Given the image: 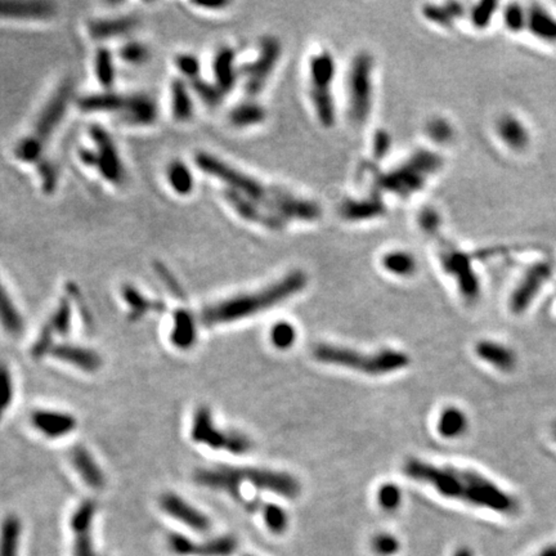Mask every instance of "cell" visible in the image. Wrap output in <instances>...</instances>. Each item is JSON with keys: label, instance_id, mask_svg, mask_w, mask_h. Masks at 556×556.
Masks as SVG:
<instances>
[{"label": "cell", "instance_id": "cell-6", "mask_svg": "<svg viewBox=\"0 0 556 556\" xmlns=\"http://www.w3.org/2000/svg\"><path fill=\"white\" fill-rule=\"evenodd\" d=\"M191 438L197 445L212 449L227 451L232 454H244L251 449V440L242 432L226 430L215 425L213 413L209 407L201 405L193 413Z\"/></svg>", "mask_w": 556, "mask_h": 556}, {"label": "cell", "instance_id": "cell-19", "mask_svg": "<svg viewBox=\"0 0 556 556\" xmlns=\"http://www.w3.org/2000/svg\"><path fill=\"white\" fill-rule=\"evenodd\" d=\"M70 460L82 481L92 489H102L106 478L93 454L82 446H76L70 452Z\"/></svg>", "mask_w": 556, "mask_h": 556}, {"label": "cell", "instance_id": "cell-18", "mask_svg": "<svg viewBox=\"0 0 556 556\" xmlns=\"http://www.w3.org/2000/svg\"><path fill=\"white\" fill-rule=\"evenodd\" d=\"M55 13V4L48 1H0V18L44 20Z\"/></svg>", "mask_w": 556, "mask_h": 556}, {"label": "cell", "instance_id": "cell-32", "mask_svg": "<svg viewBox=\"0 0 556 556\" xmlns=\"http://www.w3.org/2000/svg\"><path fill=\"white\" fill-rule=\"evenodd\" d=\"M168 180L179 195H188L193 190L192 173L182 163H173L168 169Z\"/></svg>", "mask_w": 556, "mask_h": 556}, {"label": "cell", "instance_id": "cell-37", "mask_svg": "<svg viewBox=\"0 0 556 556\" xmlns=\"http://www.w3.org/2000/svg\"><path fill=\"white\" fill-rule=\"evenodd\" d=\"M296 340V329L291 323H276L271 331V342L277 349H288L291 348Z\"/></svg>", "mask_w": 556, "mask_h": 556}, {"label": "cell", "instance_id": "cell-34", "mask_svg": "<svg viewBox=\"0 0 556 556\" xmlns=\"http://www.w3.org/2000/svg\"><path fill=\"white\" fill-rule=\"evenodd\" d=\"M192 101L185 84L174 82L172 89V109L174 116L179 120H187L192 116Z\"/></svg>", "mask_w": 556, "mask_h": 556}, {"label": "cell", "instance_id": "cell-3", "mask_svg": "<svg viewBox=\"0 0 556 556\" xmlns=\"http://www.w3.org/2000/svg\"><path fill=\"white\" fill-rule=\"evenodd\" d=\"M195 481L202 487L226 492L240 502L242 487L250 486L258 491H266L294 500L300 494V483L295 476L285 471H277L263 467H239L228 465L200 469L195 474Z\"/></svg>", "mask_w": 556, "mask_h": 556}, {"label": "cell", "instance_id": "cell-13", "mask_svg": "<svg viewBox=\"0 0 556 556\" xmlns=\"http://www.w3.org/2000/svg\"><path fill=\"white\" fill-rule=\"evenodd\" d=\"M160 508L170 518L196 532H207L212 528L210 519L179 494L173 492L163 494L160 498Z\"/></svg>", "mask_w": 556, "mask_h": 556}, {"label": "cell", "instance_id": "cell-29", "mask_svg": "<svg viewBox=\"0 0 556 556\" xmlns=\"http://www.w3.org/2000/svg\"><path fill=\"white\" fill-rule=\"evenodd\" d=\"M137 21L133 18H114V20H99L90 25V34L97 39H106L112 36L125 34L133 28H136Z\"/></svg>", "mask_w": 556, "mask_h": 556}, {"label": "cell", "instance_id": "cell-25", "mask_svg": "<svg viewBox=\"0 0 556 556\" xmlns=\"http://www.w3.org/2000/svg\"><path fill=\"white\" fill-rule=\"evenodd\" d=\"M469 426L467 413L459 407L449 405L440 412L437 429L446 440H456L464 435Z\"/></svg>", "mask_w": 556, "mask_h": 556}, {"label": "cell", "instance_id": "cell-17", "mask_svg": "<svg viewBox=\"0 0 556 556\" xmlns=\"http://www.w3.org/2000/svg\"><path fill=\"white\" fill-rule=\"evenodd\" d=\"M65 364H72L87 372H96L102 366V358L96 350L75 344H55L49 353Z\"/></svg>", "mask_w": 556, "mask_h": 556}, {"label": "cell", "instance_id": "cell-22", "mask_svg": "<svg viewBox=\"0 0 556 556\" xmlns=\"http://www.w3.org/2000/svg\"><path fill=\"white\" fill-rule=\"evenodd\" d=\"M525 28L537 39L556 44V17L550 13L547 9L540 6H533L528 9Z\"/></svg>", "mask_w": 556, "mask_h": 556}, {"label": "cell", "instance_id": "cell-14", "mask_svg": "<svg viewBox=\"0 0 556 556\" xmlns=\"http://www.w3.org/2000/svg\"><path fill=\"white\" fill-rule=\"evenodd\" d=\"M30 421L38 432L50 440L67 437L77 427V420L74 415L53 410H35Z\"/></svg>", "mask_w": 556, "mask_h": 556}, {"label": "cell", "instance_id": "cell-50", "mask_svg": "<svg viewBox=\"0 0 556 556\" xmlns=\"http://www.w3.org/2000/svg\"><path fill=\"white\" fill-rule=\"evenodd\" d=\"M244 556H253V555H244Z\"/></svg>", "mask_w": 556, "mask_h": 556}, {"label": "cell", "instance_id": "cell-8", "mask_svg": "<svg viewBox=\"0 0 556 556\" xmlns=\"http://www.w3.org/2000/svg\"><path fill=\"white\" fill-rule=\"evenodd\" d=\"M349 112L356 121L369 116L372 102V61L369 55H358L348 77Z\"/></svg>", "mask_w": 556, "mask_h": 556}, {"label": "cell", "instance_id": "cell-39", "mask_svg": "<svg viewBox=\"0 0 556 556\" xmlns=\"http://www.w3.org/2000/svg\"><path fill=\"white\" fill-rule=\"evenodd\" d=\"M378 505L384 510L393 511L399 508L402 502V492L394 483H385L378 491Z\"/></svg>", "mask_w": 556, "mask_h": 556}, {"label": "cell", "instance_id": "cell-46", "mask_svg": "<svg viewBox=\"0 0 556 556\" xmlns=\"http://www.w3.org/2000/svg\"><path fill=\"white\" fill-rule=\"evenodd\" d=\"M146 49L138 44H133V45H128L126 48L123 49V57L126 61L131 62V63H137V62L142 61L144 55H146Z\"/></svg>", "mask_w": 556, "mask_h": 556}, {"label": "cell", "instance_id": "cell-7", "mask_svg": "<svg viewBox=\"0 0 556 556\" xmlns=\"http://www.w3.org/2000/svg\"><path fill=\"white\" fill-rule=\"evenodd\" d=\"M552 273L554 269L549 261H537L527 268L508 296V310L514 316L524 315L551 280Z\"/></svg>", "mask_w": 556, "mask_h": 556}, {"label": "cell", "instance_id": "cell-41", "mask_svg": "<svg viewBox=\"0 0 556 556\" xmlns=\"http://www.w3.org/2000/svg\"><path fill=\"white\" fill-rule=\"evenodd\" d=\"M503 20L508 30H511L513 33H519L523 28H525L527 25V11L523 9L519 4H510L505 9Z\"/></svg>", "mask_w": 556, "mask_h": 556}, {"label": "cell", "instance_id": "cell-26", "mask_svg": "<svg viewBox=\"0 0 556 556\" xmlns=\"http://www.w3.org/2000/svg\"><path fill=\"white\" fill-rule=\"evenodd\" d=\"M22 522L17 515L9 514L0 523V556H18Z\"/></svg>", "mask_w": 556, "mask_h": 556}, {"label": "cell", "instance_id": "cell-40", "mask_svg": "<svg viewBox=\"0 0 556 556\" xmlns=\"http://www.w3.org/2000/svg\"><path fill=\"white\" fill-rule=\"evenodd\" d=\"M168 546L174 555L196 556L197 541L180 533H170L168 537Z\"/></svg>", "mask_w": 556, "mask_h": 556}, {"label": "cell", "instance_id": "cell-16", "mask_svg": "<svg viewBox=\"0 0 556 556\" xmlns=\"http://www.w3.org/2000/svg\"><path fill=\"white\" fill-rule=\"evenodd\" d=\"M280 55V48L277 41L267 39L263 43L261 55L256 57L251 65L247 66L246 88L250 92H258L264 85L268 76L275 67L277 57Z\"/></svg>", "mask_w": 556, "mask_h": 556}, {"label": "cell", "instance_id": "cell-11", "mask_svg": "<svg viewBox=\"0 0 556 556\" xmlns=\"http://www.w3.org/2000/svg\"><path fill=\"white\" fill-rule=\"evenodd\" d=\"M71 329V307L67 299H62L48 322L43 326L35 343L31 347V356L40 358L50 353L55 347L53 339L55 335L66 337Z\"/></svg>", "mask_w": 556, "mask_h": 556}, {"label": "cell", "instance_id": "cell-9", "mask_svg": "<svg viewBox=\"0 0 556 556\" xmlns=\"http://www.w3.org/2000/svg\"><path fill=\"white\" fill-rule=\"evenodd\" d=\"M442 267L454 280L461 296L467 302H475L481 295V282L475 273L473 259L469 255L452 249L440 255Z\"/></svg>", "mask_w": 556, "mask_h": 556}, {"label": "cell", "instance_id": "cell-5", "mask_svg": "<svg viewBox=\"0 0 556 556\" xmlns=\"http://www.w3.org/2000/svg\"><path fill=\"white\" fill-rule=\"evenodd\" d=\"M71 87L63 84L55 90L47 104L36 119L33 131L28 137L23 138L16 147V156L23 163H33L44 151L49 139L60 126L62 119L69 107Z\"/></svg>", "mask_w": 556, "mask_h": 556}, {"label": "cell", "instance_id": "cell-27", "mask_svg": "<svg viewBox=\"0 0 556 556\" xmlns=\"http://www.w3.org/2000/svg\"><path fill=\"white\" fill-rule=\"evenodd\" d=\"M121 117L126 123H131L133 125H136V124L146 125V124H151L155 120L156 109H155V104L148 98L131 97V98H128V102L124 109Z\"/></svg>", "mask_w": 556, "mask_h": 556}, {"label": "cell", "instance_id": "cell-44", "mask_svg": "<svg viewBox=\"0 0 556 556\" xmlns=\"http://www.w3.org/2000/svg\"><path fill=\"white\" fill-rule=\"evenodd\" d=\"M496 7H497V4L492 3V1L478 4L471 12V22L476 28H486L491 22Z\"/></svg>", "mask_w": 556, "mask_h": 556}, {"label": "cell", "instance_id": "cell-24", "mask_svg": "<svg viewBox=\"0 0 556 556\" xmlns=\"http://www.w3.org/2000/svg\"><path fill=\"white\" fill-rule=\"evenodd\" d=\"M0 325L11 337H20L25 329V321L16 307L7 288L0 281Z\"/></svg>", "mask_w": 556, "mask_h": 556}, {"label": "cell", "instance_id": "cell-10", "mask_svg": "<svg viewBox=\"0 0 556 556\" xmlns=\"http://www.w3.org/2000/svg\"><path fill=\"white\" fill-rule=\"evenodd\" d=\"M96 513V502L84 500L71 515L70 528L74 533V556H102L97 552L92 535Z\"/></svg>", "mask_w": 556, "mask_h": 556}, {"label": "cell", "instance_id": "cell-42", "mask_svg": "<svg viewBox=\"0 0 556 556\" xmlns=\"http://www.w3.org/2000/svg\"><path fill=\"white\" fill-rule=\"evenodd\" d=\"M372 550L380 556H391L399 551V541L389 533H378L372 538Z\"/></svg>", "mask_w": 556, "mask_h": 556}, {"label": "cell", "instance_id": "cell-49", "mask_svg": "<svg viewBox=\"0 0 556 556\" xmlns=\"http://www.w3.org/2000/svg\"><path fill=\"white\" fill-rule=\"evenodd\" d=\"M550 435H551V438H552V440L556 443V421H554V423L551 424V427H550Z\"/></svg>", "mask_w": 556, "mask_h": 556}, {"label": "cell", "instance_id": "cell-23", "mask_svg": "<svg viewBox=\"0 0 556 556\" xmlns=\"http://www.w3.org/2000/svg\"><path fill=\"white\" fill-rule=\"evenodd\" d=\"M497 134L502 142L514 151H522L529 143L527 126L513 115H505L498 120Z\"/></svg>", "mask_w": 556, "mask_h": 556}, {"label": "cell", "instance_id": "cell-2", "mask_svg": "<svg viewBox=\"0 0 556 556\" xmlns=\"http://www.w3.org/2000/svg\"><path fill=\"white\" fill-rule=\"evenodd\" d=\"M307 282L308 277L302 271L290 272L280 281L258 291L232 296L207 305L202 309L200 321L207 327H213L261 315L299 294L307 286Z\"/></svg>", "mask_w": 556, "mask_h": 556}, {"label": "cell", "instance_id": "cell-47", "mask_svg": "<svg viewBox=\"0 0 556 556\" xmlns=\"http://www.w3.org/2000/svg\"><path fill=\"white\" fill-rule=\"evenodd\" d=\"M533 556H556V543H551V545L545 546L543 549L540 550Z\"/></svg>", "mask_w": 556, "mask_h": 556}, {"label": "cell", "instance_id": "cell-36", "mask_svg": "<svg viewBox=\"0 0 556 556\" xmlns=\"http://www.w3.org/2000/svg\"><path fill=\"white\" fill-rule=\"evenodd\" d=\"M14 398V383L12 372L7 364L0 362V421L4 418Z\"/></svg>", "mask_w": 556, "mask_h": 556}, {"label": "cell", "instance_id": "cell-30", "mask_svg": "<svg viewBox=\"0 0 556 556\" xmlns=\"http://www.w3.org/2000/svg\"><path fill=\"white\" fill-rule=\"evenodd\" d=\"M237 549V540L234 535H220L196 546V556H229Z\"/></svg>", "mask_w": 556, "mask_h": 556}, {"label": "cell", "instance_id": "cell-12", "mask_svg": "<svg viewBox=\"0 0 556 556\" xmlns=\"http://www.w3.org/2000/svg\"><path fill=\"white\" fill-rule=\"evenodd\" d=\"M310 77V99L313 104H325L332 102L331 84L335 77V60L327 52H320L312 57L309 63Z\"/></svg>", "mask_w": 556, "mask_h": 556}, {"label": "cell", "instance_id": "cell-15", "mask_svg": "<svg viewBox=\"0 0 556 556\" xmlns=\"http://www.w3.org/2000/svg\"><path fill=\"white\" fill-rule=\"evenodd\" d=\"M476 357L500 372H511L518 366V354L508 344L484 339L475 345Z\"/></svg>", "mask_w": 556, "mask_h": 556}, {"label": "cell", "instance_id": "cell-21", "mask_svg": "<svg viewBox=\"0 0 556 556\" xmlns=\"http://www.w3.org/2000/svg\"><path fill=\"white\" fill-rule=\"evenodd\" d=\"M170 342L178 349H190L197 342V321L187 309H179L173 316Z\"/></svg>", "mask_w": 556, "mask_h": 556}, {"label": "cell", "instance_id": "cell-38", "mask_svg": "<svg viewBox=\"0 0 556 556\" xmlns=\"http://www.w3.org/2000/svg\"><path fill=\"white\" fill-rule=\"evenodd\" d=\"M263 117H264V111L261 110L259 106H255L251 103L236 107L231 115L232 123L236 126H249V125L261 123Z\"/></svg>", "mask_w": 556, "mask_h": 556}, {"label": "cell", "instance_id": "cell-1", "mask_svg": "<svg viewBox=\"0 0 556 556\" xmlns=\"http://www.w3.org/2000/svg\"><path fill=\"white\" fill-rule=\"evenodd\" d=\"M403 471L412 481L432 487L440 496L473 508L500 515H514L519 510L514 494L475 469L410 459Z\"/></svg>", "mask_w": 556, "mask_h": 556}, {"label": "cell", "instance_id": "cell-4", "mask_svg": "<svg viewBox=\"0 0 556 556\" xmlns=\"http://www.w3.org/2000/svg\"><path fill=\"white\" fill-rule=\"evenodd\" d=\"M313 357L318 362L356 371L369 376H384L405 369L411 359L405 351L397 349L378 350L376 353H364L357 349L334 345L317 344Z\"/></svg>", "mask_w": 556, "mask_h": 556}, {"label": "cell", "instance_id": "cell-35", "mask_svg": "<svg viewBox=\"0 0 556 556\" xmlns=\"http://www.w3.org/2000/svg\"><path fill=\"white\" fill-rule=\"evenodd\" d=\"M215 72L218 75V84L224 88H231L234 84V52L229 49H224L220 52L219 55L215 58Z\"/></svg>", "mask_w": 556, "mask_h": 556}, {"label": "cell", "instance_id": "cell-33", "mask_svg": "<svg viewBox=\"0 0 556 556\" xmlns=\"http://www.w3.org/2000/svg\"><path fill=\"white\" fill-rule=\"evenodd\" d=\"M261 513L263 520L271 532L280 535L288 529V516L281 506L272 502H264Z\"/></svg>", "mask_w": 556, "mask_h": 556}, {"label": "cell", "instance_id": "cell-43", "mask_svg": "<svg viewBox=\"0 0 556 556\" xmlns=\"http://www.w3.org/2000/svg\"><path fill=\"white\" fill-rule=\"evenodd\" d=\"M96 71L99 82H102L104 85H110L114 80L115 69L112 65V58L107 50H101L99 55H97Z\"/></svg>", "mask_w": 556, "mask_h": 556}, {"label": "cell", "instance_id": "cell-31", "mask_svg": "<svg viewBox=\"0 0 556 556\" xmlns=\"http://www.w3.org/2000/svg\"><path fill=\"white\" fill-rule=\"evenodd\" d=\"M383 266L396 276H410L416 271V261L405 251H391L384 255Z\"/></svg>", "mask_w": 556, "mask_h": 556}, {"label": "cell", "instance_id": "cell-48", "mask_svg": "<svg viewBox=\"0 0 556 556\" xmlns=\"http://www.w3.org/2000/svg\"><path fill=\"white\" fill-rule=\"evenodd\" d=\"M453 556H474L471 550L467 549V547H461L454 552Z\"/></svg>", "mask_w": 556, "mask_h": 556}, {"label": "cell", "instance_id": "cell-28", "mask_svg": "<svg viewBox=\"0 0 556 556\" xmlns=\"http://www.w3.org/2000/svg\"><path fill=\"white\" fill-rule=\"evenodd\" d=\"M123 298L128 307L131 309V318L137 321L146 316L148 312H158L164 308L161 302H152L147 296H144L137 288L125 286L123 290Z\"/></svg>", "mask_w": 556, "mask_h": 556}, {"label": "cell", "instance_id": "cell-45", "mask_svg": "<svg viewBox=\"0 0 556 556\" xmlns=\"http://www.w3.org/2000/svg\"><path fill=\"white\" fill-rule=\"evenodd\" d=\"M179 70L187 76H196L199 72V63L197 60L191 55H180L177 60Z\"/></svg>", "mask_w": 556, "mask_h": 556}, {"label": "cell", "instance_id": "cell-20", "mask_svg": "<svg viewBox=\"0 0 556 556\" xmlns=\"http://www.w3.org/2000/svg\"><path fill=\"white\" fill-rule=\"evenodd\" d=\"M94 138L98 146V155L94 158L92 156V160H94V163L99 166L106 179L119 183L123 179V168L114 144L111 143L110 138L107 137L104 131H96Z\"/></svg>", "mask_w": 556, "mask_h": 556}]
</instances>
